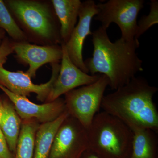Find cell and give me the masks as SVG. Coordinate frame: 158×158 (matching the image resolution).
Here are the masks:
<instances>
[{"label": "cell", "instance_id": "6da1fadb", "mask_svg": "<svg viewBox=\"0 0 158 158\" xmlns=\"http://www.w3.org/2000/svg\"><path fill=\"white\" fill-rule=\"evenodd\" d=\"M92 57L85 62L91 75L99 73L107 77L112 90L127 84L138 73L143 71V62L136 53L138 40H125L120 37L110 40L107 29L100 26L92 34Z\"/></svg>", "mask_w": 158, "mask_h": 158}, {"label": "cell", "instance_id": "7a4b0ae2", "mask_svg": "<svg viewBox=\"0 0 158 158\" xmlns=\"http://www.w3.org/2000/svg\"><path fill=\"white\" fill-rule=\"evenodd\" d=\"M158 88L141 77L104 95L103 111L118 118L132 131L150 129L158 131V112L153 102Z\"/></svg>", "mask_w": 158, "mask_h": 158}, {"label": "cell", "instance_id": "3957f363", "mask_svg": "<svg viewBox=\"0 0 158 158\" xmlns=\"http://www.w3.org/2000/svg\"><path fill=\"white\" fill-rule=\"evenodd\" d=\"M4 1L29 43L42 46L62 43L60 23L51 1Z\"/></svg>", "mask_w": 158, "mask_h": 158}, {"label": "cell", "instance_id": "277c9868", "mask_svg": "<svg viewBox=\"0 0 158 158\" xmlns=\"http://www.w3.org/2000/svg\"><path fill=\"white\" fill-rule=\"evenodd\" d=\"M86 129L88 149L100 158L131 157L134 134L118 118L99 112Z\"/></svg>", "mask_w": 158, "mask_h": 158}, {"label": "cell", "instance_id": "5b68a950", "mask_svg": "<svg viewBox=\"0 0 158 158\" xmlns=\"http://www.w3.org/2000/svg\"><path fill=\"white\" fill-rule=\"evenodd\" d=\"M109 84L107 77L101 75L94 83L65 94L64 101L69 116L88 128L101 108L102 100Z\"/></svg>", "mask_w": 158, "mask_h": 158}, {"label": "cell", "instance_id": "8992f818", "mask_svg": "<svg viewBox=\"0 0 158 158\" xmlns=\"http://www.w3.org/2000/svg\"><path fill=\"white\" fill-rule=\"evenodd\" d=\"M143 0H109L97 4L98 13L94 19L107 29L112 23L116 24L121 31V38L131 41L135 39L137 28V17L143 9Z\"/></svg>", "mask_w": 158, "mask_h": 158}, {"label": "cell", "instance_id": "52a82bcc", "mask_svg": "<svg viewBox=\"0 0 158 158\" xmlns=\"http://www.w3.org/2000/svg\"><path fill=\"white\" fill-rule=\"evenodd\" d=\"M88 148L87 129L69 116L55 136L48 158H81Z\"/></svg>", "mask_w": 158, "mask_h": 158}, {"label": "cell", "instance_id": "ba28073f", "mask_svg": "<svg viewBox=\"0 0 158 158\" xmlns=\"http://www.w3.org/2000/svg\"><path fill=\"white\" fill-rule=\"evenodd\" d=\"M52 77L45 84L35 85L25 72H12L7 70L0 65V85L14 94L23 97L30 96L31 93L37 94V98L41 102L45 101L52 87L56 81L60 70V64H51Z\"/></svg>", "mask_w": 158, "mask_h": 158}, {"label": "cell", "instance_id": "9c48e42d", "mask_svg": "<svg viewBox=\"0 0 158 158\" xmlns=\"http://www.w3.org/2000/svg\"><path fill=\"white\" fill-rule=\"evenodd\" d=\"M98 8L93 0L82 2L79 11L78 23L75 26L69 39L65 44L69 56L72 62L85 73L89 71L83 60L84 42L88 35H92L91 23L92 19L98 13Z\"/></svg>", "mask_w": 158, "mask_h": 158}, {"label": "cell", "instance_id": "30bf717a", "mask_svg": "<svg viewBox=\"0 0 158 158\" xmlns=\"http://www.w3.org/2000/svg\"><path fill=\"white\" fill-rule=\"evenodd\" d=\"M62 49L60 70L57 78L54 83L47 98L46 102L56 100L61 95L71 90L92 84L96 82L101 75H91L85 73L72 62L69 56L65 44H61Z\"/></svg>", "mask_w": 158, "mask_h": 158}, {"label": "cell", "instance_id": "8fae6325", "mask_svg": "<svg viewBox=\"0 0 158 158\" xmlns=\"http://www.w3.org/2000/svg\"><path fill=\"white\" fill-rule=\"evenodd\" d=\"M0 89L14 106L16 113L23 120L34 119L42 123L55 120L66 111L65 101L59 98L56 100L38 105L27 98L14 94L0 85Z\"/></svg>", "mask_w": 158, "mask_h": 158}, {"label": "cell", "instance_id": "7c38bea8", "mask_svg": "<svg viewBox=\"0 0 158 158\" xmlns=\"http://www.w3.org/2000/svg\"><path fill=\"white\" fill-rule=\"evenodd\" d=\"M14 52L18 62L29 65L25 72L31 79L35 77L37 70L42 65L59 63L62 56L61 45L42 46L28 42H14Z\"/></svg>", "mask_w": 158, "mask_h": 158}, {"label": "cell", "instance_id": "4fadbf2b", "mask_svg": "<svg viewBox=\"0 0 158 158\" xmlns=\"http://www.w3.org/2000/svg\"><path fill=\"white\" fill-rule=\"evenodd\" d=\"M60 26L62 43H66L76 24L82 2L80 0H52Z\"/></svg>", "mask_w": 158, "mask_h": 158}, {"label": "cell", "instance_id": "5bb4252c", "mask_svg": "<svg viewBox=\"0 0 158 158\" xmlns=\"http://www.w3.org/2000/svg\"><path fill=\"white\" fill-rule=\"evenodd\" d=\"M69 116L66 111L55 120L40 125L35 136L34 158H48L55 136Z\"/></svg>", "mask_w": 158, "mask_h": 158}, {"label": "cell", "instance_id": "9a60e30c", "mask_svg": "<svg viewBox=\"0 0 158 158\" xmlns=\"http://www.w3.org/2000/svg\"><path fill=\"white\" fill-rule=\"evenodd\" d=\"M21 124L22 119L12 103L9 100H3L2 112L0 118V130L11 152L15 151Z\"/></svg>", "mask_w": 158, "mask_h": 158}, {"label": "cell", "instance_id": "2e32d148", "mask_svg": "<svg viewBox=\"0 0 158 158\" xmlns=\"http://www.w3.org/2000/svg\"><path fill=\"white\" fill-rule=\"evenodd\" d=\"M133 132L130 158H158L157 133L150 129L137 130Z\"/></svg>", "mask_w": 158, "mask_h": 158}, {"label": "cell", "instance_id": "e0dca14e", "mask_svg": "<svg viewBox=\"0 0 158 158\" xmlns=\"http://www.w3.org/2000/svg\"><path fill=\"white\" fill-rule=\"evenodd\" d=\"M40 125L34 119L23 120L18 139L15 158H33L35 136Z\"/></svg>", "mask_w": 158, "mask_h": 158}, {"label": "cell", "instance_id": "ac0fdd59", "mask_svg": "<svg viewBox=\"0 0 158 158\" xmlns=\"http://www.w3.org/2000/svg\"><path fill=\"white\" fill-rule=\"evenodd\" d=\"M0 29L7 33L14 42H28L25 34L17 24L3 0H0Z\"/></svg>", "mask_w": 158, "mask_h": 158}, {"label": "cell", "instance_id": "d6986e66", "mask_svg": "<svg viewBox=\"0 0 158 158\" xmlns=\"http://www.w3.org/2000/svg\"><path fill=\"white\" fill-rule=\"evenodd\" d=\"M149 14L141 18L137 23V28L135 39L138 40L152 27L158 23V1L151 0Z\"/></svg>", "mask_w": 158, "mask_h": 158}, {"label": "cell", "instance_id": "ffe728a7", "mask_svg": "<svg viewBox=\"0 0 158 158\" xmlns=\"http://www.w3.org/2000/svg\"><path fill=\"white\" fill-rule=\"evenodd\" d=\"M14 42L9 37H6L0 45V65L6 63L9 55L14 52Z\"/></svg>", "mask_w": 158, "mask_h": 158}, {"label": "cell", "instance_id": "44dd1931", "mask_svg": "<svg viewBox=\"0 0 158 158\" xmlns=\"http://www.w3.org/2000/svg\"><path fill=\"white\" fill-rule=\"evenodd\" d=\"M0 158H13L7 141L0 130Z\"/></svg>", "mask_w": 158, "mask_h": 158}, {"label": "cell", "instance_id": "7402d4cb", "mask_svg": "<svg viewBox=\"0 0 158 158\" xmlns=\"http://www.w3.org/2000/svg\"><path fill=\"white\" fill-rule=\"evenodd\" d=\"M81 158H100L94 153L88 149L83 153Z\"/></svg>", "mask_w": 158, "mask_h": 158}, {"label": "cell", "instance_id": "603a6c76", "mask_svg": "<svg viewBox=\"0 0 158 158\" xmlns=\"http://www.w3.org/2000/svg\"><path fill=\"white\" fill-rule=\"evenodd\" d=\"M6 37V33L4 30L0 29V45L2 42L3 40Z\"/></svg>", "mask_w": 158, "mask_h": 158}, {"label": "cell", "instance_id": "cb8c5ba5", "mask_svg": "<svg viewBox=\"0 0 158 158\" xmlns=\"http://www.w3.org/2000/svg\"><path fill=\"white\" fill-rule=\"evenodd\" d=\"M3 110V100L0 97V118L2 116V112Z\"/></svg>", "mask_w": 158, "mask_h": 158}]
</instances>
